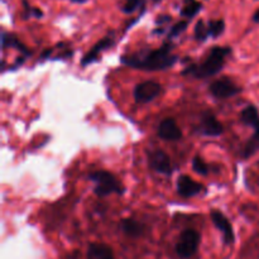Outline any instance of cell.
Here are the masks:
<instances>
[{
  "mask_svg": "<svg viewBox=\"0 0 259 259\" xmlns=\"http://www.w3.org/2000/svg\"><path fill=\"white\" fill-rule=\"evenodd\" d=\"M172 51H174V45L164 43L158 50H142L138 52L121 56L120 62L137 70H167L172 67L179 58Z\"/></svg>",
  "mask_w": 259,
  "mask_h": 259,
  "instance_id": "6da1fadb",
  "label": "cell"
},
{
  "mask_svg": "<svg viewBox=\"0 0 259 259\" xmlns=\"http://www.w3.org/2000/svg\"><path fill=\"white\" fill-rule=\"evenodd\" d=\"M230 53H232V48L230 47L215 46L209 51L206 58L202 62L192 63V65L187 66L182 71V75L192 76L195 78H207L215 76L223 70Z\"/></svg>",
  "mask_w": 259,
  "mask_h": 259,
  "instance_id": "7a4b0ae2",
  "label": "cell"
},
{
  "mask_svg": "<svg viewBox=\"0 0 259 259\" xmlns=\"http://www.w3.org/2000/svg\"><path fill=\"white\" fill-rule=\"evenodd\" d=\"M88 179L96 184L94 191H95V194L98 195L99 197H105L111 194H124L123 185H121L120 182L118 181V179L109 171H104V169L94 171L91 172V174H89Z\"/></svg>",
  "mask_w": 259,
  "mask_h": 259,
  "instance_id": "3957f363",
  "label": "cell"
},
{
  "mask_svg": "<svg viewBox=\"0 0 259 259\" xmlns=\"http://www.w3.org/2000/svg\"><path fill=\"white\" fill-rule=\"evenodd\" d=\"M201 235L195 229H186L181 233L180 239L176 244V253L179 258L189 259L199 249Z\"/></svg>",
  "mask_w": 259,
  "mask_h": 259,
  "instance_id": "277c9868",
  "label": "cell"
},
{
  "mask_svg": "<svg viewBox=\"0 0 259 259\" xmlns=\"http://www.w3.org/2000/svg\"><path fill=\"white\" fill-rule=\"evenodd\" d=\"M162 93L161 83L156 81H144V82L138 83L134 88L133 96L136 103L147 104L153 101L154 99L158 98Z\"/></svg>",
  "mask_w": 259,
  "mask_h": 259,
  "instance_id": "5b68a950",
  "label": "cell"
},
{
  "mask_svg": "<svg viewBox=\"0 0 259 259\" xmlns=\"http://www.w3.org/2000/svg\"><path fill=\"white\" fill-rule=\"evenodd\" d=\"M209 91L215 99H222L223 100V99L232 98V96H235L239 93H242V88L237 85L232 78L223 77L214 81L209 86Z\"/></svg>",
  "mask_w": 259,
  "mask_h": 259,
  "instance_id": "8992f818",
  "label": "cell"
},
{
  "mask_svg": "<svg viewBox=\"0 0 259 259\" xmlns=\"http://www.w3.org/2000/svg\"><path fill=\"white\" fill-rule=\"evenodd\" d=\"M148 164L154 172L166 176H171L174 169H172L171 158L166 152L161 149H153L148 151Z\"/></svg>",
  "mask_w": 259,
  "mask_h": 259,
  "instance_id": "52a82bcc",
  "label": "cell"
},
{
  "mask_svg": "<svg viewBox=\"0 0 259 259\" xmlns=\"http://www.w3.org/2000/svg\"><path fill=\"white\" fill-rule=\"evenodd\" d=\"M210 217H211V222L214 223L215 227L219 229V232L222 233L223 240L227 245L234 244L235 242V234L234 229H233V225L230 224V222L228 220V218L223 214L219 210H211L210 212Z\"/></svg>",
  "mask_w": 259,
  "mask_h": 259,
  "instance_id": "ba28073f",
  "label": "cell"
},
{
  "mask_svg": "<svg viewBox=\"0 0 259 259\" xmlns=\"http://www.w3.org/2000/svg\"><path fill=\"white\" fill-rule=\"evenodd\" d=\"M205 190V187L202 186L199 182L194 181L190 176L187 175H182L177 180V192H179L180 196L185 197V199H189V197L197 196L199 194H201Z\"/></svg>",
  "mask_w": 259,
  "mask_h": 259,
  "instance_id": "9c48e42d",
  "label": "cell"
},
{
  "mask_svg": "<svg viewBox=\"0 0 259 259\" xmlns=\"http://www.w3.org/2000/svg\"><path fill=\"white\" fill-rule=\"evenodd\" d=\"M200 132L206 137H219L224 132V126L218 120L214 113L206 111L202 114L201 125H200Z\"/></svg>",
  "mask_w": 259,
  "mask_h": 259,
  "instance_id": "30bf717a",
  "label": "cell"
},
{
  "mask_svg": "<svg viewBox=\"0 0 259 259\" xmlns=\"http://www.w3.org/2000/svg\"><path fill=\"white\" fill-rule=\"evenodd\" d=\"M157 134L161 139L164 141H179L182 137V132L180 126L177 125L176 120L174 118H166L159 123Z\"/></svg>",
  "mask_w": 259,
  "mask_h": 259,
  "instance_id": "8fae6325",
  "label": "cell"
},
{
  "mask_svg": "<svg viewBox=\"0 0 259 259\" xmlns=\"http://www.w3.org/2000/svg\"><path fill=\"white\" fill-rule=\"evenodd\" d=\"M111 45H113V37H110V35H109V37L103 38L101 40H99V42L91 48L90 52H88L85 56H83L82 61H81V65L88 66V65H91L93 62H95V61H98L99 57H100V53H103L104 51L110 48Z\"/></svg>",
  "mask_w": 259,
  "mask_h": 259,
  "instance_id": "7c38bea8",
  "label": "cell"
},
{
  "mask_svg": "<svg viewBox=\"0 0 259 259\" xmlns=\"http://www.w3.org/2000/svg\"><path fill=\"white\" fill-rule=\"evenodd\" d=\"M86 259H115L113 249L104 243H91L88 248Z\"/></svg>",
  "mask_w": 259,
  "mask_h": 259,
  "instance_id": "4fadbf2b",
  "label": "cell"
},
{
  "mask_svg": "<svg viewBox=\"0 0 259 259\" xmlns=\"http://www.w3.org/2000/svg\"><path fill=\"white\" fill-rule=\"evenodd\" d=\"M119 228L124 234L131 238H139L146 232V227L141 222L132 219V218H125V219L121 220Z\"/></svg>",
  "mask_w": 259,
  "mask_h": 259,
  "instance_id": "5bb4252c",
  "label": "cell"
},
{
  "mask_svg": "<svg viewBox=\"0 0 259 259\" xmlns=\"http://www.w3.org/2000/svg\"><path fill=\"white\" fill-rule=\"evenodd\" d=\"M240 119L243 123L254 129L253 136L259 141V111L254 105H248L244 110L240 113Z\"/></svg>",
  "mask_w": 259,
  "mask_h": 259,
  "instance_id": "9a60e30c",
  "label": "cell"
},
{
  "mask_svg": "<svg viewBox=\"0 0 259 259\" xmlns=\"http://www.w3.org/2000/svg\"><path fill=\"white\" fill-rule=\"evenodd\" d=\"M2 48L5 50V48H15V50L20 51L23 55L25 56H29L30 55V51L18 39V37L13 33H7L4 32L2 34Z\"/></svg>",
  "mask_w": 259,
  "mask_h": 259,
  "instance_id": "2e32d148",
  "label": "cell"
},
{
  "mask_svg": "<svg viewBox=\"0 0 259 259\" xmlns=\"http://www.w3.org/2000/svg\"><path fill=\"white\" fill-rule=\"evenodd\" d=\"M201 3L197 2V0H186L184 8L181 9V17L194 18L201 10Z\"/></svg>",
  "mask_w": 259,
  "mask_h": 259,
  "instance_id": "e0dca14e",
  "label": "cell"
},
{
  "mask_svg": "<svg viewBox=\"0 0 259 259\" xmlns=\"http://www.w3.org/2000/svg\"><path fill=\"white\" fill-rule=\"evenodd\" d=\"M207 29H209V37L218 38L219 35L223 34L225 29V22L223 19L210 20L207 23Z\"/></svg>",
  "mask_w": 259,
  "mask_h": 259,
  "instance_id": "ac0fdd59",
  "label": "cell"
},
{
  "mask_svg": "<svg viewBox=\"0 0 259 259\" xmlns=\"http://www.w3.org/2000/svg\"><path fill=\"white\" fill-rule=\"evenodd\" d=\"M258 149H259V141L254 136H252V138L244 144V148H243V152H242L243 158L248 159L249 157H252L253 154L257 153Z\"/></svg>",
  "mask_w": 259,
  "mask_h": 259,
  "instance_id": "d6986e66",
  "label": "cell"
},
{
  "mask_svg": "<svg viewBox=\"0 0 259 259\" xmlns=\"http://www.w3.org/2000/svg\"><path fill=\"white\" fill-rule=\"evenodd\" d=\"M194 35L199 42H205L206 38L209 37V29H207V25L205 24V22L202 19H200L196 23V25H195Z\"/></svg>",
  "mask_w": 259,
  "mask_h": 259,
  "instance_id": "ffe728a7",
  "label": "cell"
},
{
  "mask_svg": "<svg viewBox=\"0 0 259 259\" xmlns=\"http://www.w3.org/2000/svg\"><path fill=\"white\" fill-rule=\"evenodd\" d=\"M192 168H194L195 172L202 175V176H206V175L209 174V166H207L206 162L199 156H196L192 159Z\"/></svg>",
  "mask_w": 259,
  "mask_h": 259,
  "instance_id": "44dd1931",
  "label": "cell"
},
{
  "mask_svg": "<svg viewBox=\"0 0 259 259\" xmlns=\"http://www.w3.org/2000/svg\"><path fill=\"white\" fill-rule=\"evenodd\" d=\"M187 25H189V22H187V20H180V22H177L176 24L172 25V28L169 29L168 37L167 38L172 39V38L179 37L182 32H185V30H186Z\"/></svg>",
  "mask_w": 259,
  "mask_h": 259,
  "instance_id": "7402d4cb",
  "label": "cell"
},
{
  "mask_svg": "<svg viewBox=\"0 0 259 259\" xmlns=\"http://www.w3.org/2000/svg\"><path fill=\"white\" fill-rule=\"evenodd\" d=\"M141 4V0H123V4H121V10L125 14H132L133 12H136L137 8Z\"/></svg>",
  "mask_w": 259,
  "mask_h": 259,
  "instance_id": "603a6c76",
  "label": "cell"
},
{
  "mask_svg": "<svg viewBox=\"0 0 259 259\" xmlns=\"http://www.w3.org/2000/svg\"><path fill=\"white\" fill-rule=\"evenodd\" d=\"M169 20H171V18H169L168 15H164V17H158V19H157V23H158V24H162V23L169 22Z\"/></svg>",
  "mask_w": 259,
  "mask_h": 259,
  "instance_id": "cb8c5ba5",
  "label": "cell"
},
{
  "mask_svg": "<svg viewBox=\"0 0 259 259\" xmlns=\"http://www.w3.org/2000/svg\"><path fill=\"white\" fill-rule=\"evenodd\" d=\"M253 22L259 23V9L255 10V13L253 14Z\"/></svg>",
  "mask_w": 259,
  "mask_h": 259,
  "instance_id": "d4e9b609",
  "label": "cell"
},
{
  "mask_svg": "<svg viewBox=\"0 0 259 259\" xmlns=\"http://www.w3.org/2000/svg\"><path fill=\"white\" fill-rule=\"evenodd\" d=\"M50 53H51V50H47V51H45V52L42 53V56H40V58H43V60H45V58H47L48 56H50Z\"/></svg>",
  "mask_w": 259,
  "mask_h": 259,
  "instance_id": "484cf974",
  "label": "cell"
},
{
  "mask_svg": "<svg viewBox=\"0 0 259 259\" xmlns=\"http://www.w3.org/2000/svg\"><path fill=\"white\" fill-rule=\"evenodd\" d=\"M71 2H73V3H78V4H82V3H85L86 0H71Z\"/></svg>",
  "mask_w": 259,
  "mask_h": 259,
  "instance_id": "4316f807",
  "label": "cell"
},
{
  "mask_svg": "<svg viewBox=\"0 0 259 259\" xmlns=\"http://www.w3.org/2000/svg\"><path fill=\"white\" fill-rule=\"evenodd\" d=\"M153 2L154 3H159V2H161V0H153Z\"/></svg>",
  "mask_w": 259,
  "mask_h": 259,
  "instance_id": "83f0119b",
  "label": "cell"
}]
</instances>
